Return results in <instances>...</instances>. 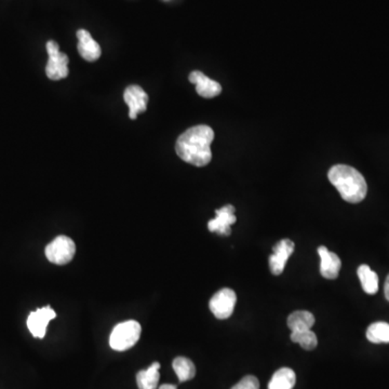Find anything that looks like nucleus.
Instances as JSON below:
<instances>
[{
    "mask_svg": "<svg viewBox=\"0 0 389 389\" xmlns=\"http://www.w3.org/2000/svg\"><path fill=\"white\" fill-rule=\"evenodd\" d=\"M214 140V132L210 126L205 124L191 126L176 141V154L187 164L196 167L207 166L212 159L211 143Z\"/></svg>",
    "mask_w": 389,
    "mask_h": 389,
    "instance_id": "f257e3e1",
    "label": "nucleus"
},
{
    "mask_svg": "<svg viewBox=\"0 0 389 389\" xmlns=\"http://www.w3.org/2000/svg\"><path fill=\"white\" fill-rule=\"evenodd\" d=\"M328 178L342 198L350 204H358L367 196V182L363 175L352 167L336 164L330 169Z\"/></svg>",
    "mask_w": 389,
    "mask_h": 389,
    "instance_id": "f03ea898",
    "label": "nucleus"
},
{
    "mask_svg": "<svg viewBox=\"0 0 389 389\" xmlns=\"http://www.w3.org/2000/svg\"><path fill=\"white\" fill-rule=\"evenodd\" d=\"M141 331V325L135 320L120 323L112 331L109 337V345L117 352L130 350L139 342Z\"/></svg>",
    "mask_w": 389,
    "mask_h": 389,
    "instance_id": "7ed1b4c3",
    "label": "nucleus"
},
{
    "mask_svg": "<svg viewBox=\"0 0 389 389\" xmlns=\"http://www.w3.org/2000/svg\"><path fill=\"white\" fill-rule=\"evenodd\" d=\"M47 53L49 55V60L46 66L47 77L51 80H61L66 78L70 74L68 57L65 53H61L60 47L53 40H49L47 42Z\"/></svg>",
    "mask_w": 389,
    "mask_h": 389,
    "instance_id": "20e7f679",
    "label": "nucleus"
},
{
    "mask_svg": "<svg viewBox=\"0 0 389 389\" xmlns=\"http://www.w3.org/2000/svg\"><path fill=\"white\" fill-rule=\"evenodd\" d=\"M48 260L57 265H65L72 262L76 253L74 241L67 236H59L46 247Z\"/></svg>",
    "mask_w": 389,
    "mask_h": 389,
    "instance_id": "39448f33",
    "label": "nucleus"
},
{
    "mask_svg": "<svg viewBox=\"0 0 389 389\" xmlns=\"http://www.w3.org/2000/svg\"><path fill=\"white\" fill-rule=\"evenodd\" d=\"M237 296L235 291L224 287L212 296L209 303L211 312L218 319H227L233 315Z\"/></svg>",
    "mask_w": 389,
    "mask_h": 389,
    "instance_id": "423d86ee",
    "label": "nucleus"
},
{
    "mask_svg": "<svg viewBox=\"0 0 389 389\" xmlns=\"http://www.w3.org/2000/svg\"><path fill=\"white\" fill-rule=\"evenodd\" d=\"M57 317L55 310L50 306L38 308L32 312L28 318V328L30 332L37 339H44L47 332V327L51 320Z\"/></svg>",
    "mask_w": 389,
    "mask_h": 389,
    "instance_id": "0eeeda50",
    "label": "nucleus"
},
{
    "mask_svg": "<svg viewBox=\"0 0 389 389\" xmlns=\"http://www.w3.org/2000/svg\"><path fill=\"white\" fill-rule=\"evenodd\" d=\"M294 243L289 239H283L274 246V253L269 258V268L272 274L279 276L285 270L287 260L294 252Z\"/></svg>",
    "mask_w": 389,
    "mask_h": 389,
    "instance_id": "6e6552de",
    "label": "nucleus"
},
{
    "mask_svg": "<svg viewBox=\"0 0 389 389\" xmlns=\"http://www.w3.org/2000/svg\"><path fill=\"white\" fill-rule=\"evenodd\" d=\"M124 99L129 106V117L132 120H137V115L147 109L149 95L140 86L132 84L124 90Z\"/></svg>",
    "mask_w": 389,
    "mask_h": 389,
    "instance_id": "1a4fd4ad",
    "label": "nucleus"
},
{
    "mask_svg": "<svg viewBox=\"0 0 389 389\" xmlns=\"http://www.w3.org/2000/svg\"><path fill=\"white\" fill-rule=\"evenodd\" d=\"M216 218L208 223L209 231L222 236L231 235V226L236 223L235 208L231 205L216 211Z\"/></svg>",
    "mask_w": 389,
    "mask_h": 389,
    "instance_id": "9d476101",
    "label": "nucleus"
},
{
    "mask_svg": "<svg viewBox=\"0 0 389 389\" xmlns=\"http://www.w3.org/2000/svg\"><path fill=\"white\" fill-rule=\"evenodd\" d=\"M189 79L191 84H196V91L200 97L212 99L218 97L222 92L221 84L207 77L204 73L199 70L191 73Z\"/></svg>",
    "mask_w": 389,
    "mask_h": 389,
    "instance_id": "9b49d317",
    "label": "nucleus"
},
{
    "mask_svg": "<svg viewBox=\"0 0 389 389\" xmlns=\"http://www.w3.org/2000/svg\"><path fill=\"white\" fill-rule=\"evenodd\" d=\"M78 53L84 60L88 62H95L101 57V47L99 44L91 37L88 30H79L77 32Z\"/></svg>",
    "mask_w": 389,
    "mask_h": 389,
    "instance_id": "f8f14e48",
    "label": "nucleus"
},
{
    "mask_svg": "<svg viewBox=\"0 0 389 389\" xmlns=\"http://www.w3.org/2000/svg\"><path fill=\"white\" fill-rule=\"evenodd\" d=\"M318 254L320 256V273L325 279H335L340 274L341 267H342V262L340 258L328 250L325 247H319L318 248Z\"/></svg>",
    "mask_w": 389,
    "mask_h": 389,
    "instance_id": "ddd939ff",
    "label": "nucleus"
},
{
    "mask_svg": "<svg viewBox=\"0 0 389 389\" xmlns=\"http://www.w3.org/2000/svg\"><path fill=\"white\" fill-rule=\"evenodd\" d=\"M296 382V375L290 368H281L274 373L268 389H292Z\"/></svg>",
    "mask_w": 389,
    "mask_h": 389,
    "instance_id": "4468645a",
    "label": "nucleus"
},
{
    "mask_svg": "<svg viewBox=\"0 0 389 389\" xmlns=\"http://www.w3.org/2000/svg\"><path fill=\"white\" fill-rule=\"evenodd\" d=\"M160 363L154 362L149 369L142 370L137 374V387L140 389H156L160 379Z\"/></svg>",
    "mask_w": 389,
    "mask_h": 389,
    "instance_id": "2eb2a0df",
    "label": "nucleus"
},
{
    "mask_svg": "<svg viewBox=\"0 0 389 389\" xmlns=\"http://www.w3.org/2000/svg\"><path fill=\"white\" fill-rule=\"evenodd\" d=\"M315 325V317L307 310H296L287 317V327L291 332L312 329Z\"/></svg>",
    "mask_w": 389,
    "mask_h": 389,
    "instance_id": "dca6fc26",
    "label": "nucleus"
},
{
    "mask_svg": "<svg viewBox=\"0 0 389 389\" xmlns=\"http://www.w3.org/2000/svg\"><path fill=\"white\" fill-rule=\"evenodd\" d=\"M358 277L361 283L362 289L368 294H375L379 291V277L368 265H361L358 268Z\"/></svg>",
    "mask_w": 389,
    "mask_h": 389,
    "instance_id": "f3484780",
    "label": "nucleus"
},
{
    "mask_svg": "<svg viewBox=\"0 0 389 389\" xmlns=\"http://www.w3.org/2000/svg\"><path fill=\"white\" fill-rule=\"evenodd\" d=\"M174 371H175L176 377L179 379L180 382H186L191 381L196 375V367L193 365V361L189 358L176 357L172 363Z\"/></svg>",
    "mask_w": 389,
    "mask_h": 389,
    "instance_id": "a211bd4d",
    "label": "nucleus"
},
{
    "mask_svg": "<svg viewBox=\"0 0 389 389\" xmlns=\"http://www.w3.org/2000/svg\"><path fill=\"white\" fill-rule=\"evenodd\" d=\"M367 339L374 344H388L389 343V323H372L367 330Z\"/></svg>",
    "mask_w": 389,
    "mask_h": 389,
    "instance_id": "6ab92c4d",
    "label": "nucleus"
},
{
    "mask_svg": "<svg viewBox=\"0 0 389 389\" xmlns=\"http://www.w3.org/2000/svg\"><path fill=\"white\" fill-rule=\"evenodd\" d=\"M291 341L298 343L305 350H315L318 345L317 335L312 332V329L294 331L291 333Z\"/></svg>",
    "mask_w": 389,
    "mask_h": 389,
    "instance_id": "aec40b11",
    "label": "nucleus"
},
{
    "mask_svg": "<svg viewBox=\"0 0 389 389\" xmlns=\"http://www.w3.org/2000/svg\"><path fill=\"white\" fill-rule=\"evenodd\" d=\"M231 389H260V382L256 377L248 375L243 377L238 384H236Z\"/></svg>",
    "mask_w": 389,
    "mask_h": 389,
    "instance_id": "412c9836",
    "label": "nucleus"
},
{
    "mask_svg": "<svg viewBox=\"0 0 389 389\" xmlns=\"http://www.w3.org/2000/svg\"><path fill=\"white\" fill-rule=\"evenodd\" d=\"M384 293L385 298L389 302V275L387 276L386 281H385Z\"/></svg>",
    "mask_w": 389,
    "mask_h": 389,
    "instance_id": "4be33fe9",
    "label": "nucleus"
},
{
    "mask_svg": "<svg viewBox=\"0 0 389 389\" xmlns=\"http://www.w3.org/2000/svg\"><path fill=\"white\" fill-rule=\"evenodd\" d=\"M159 389H178V387L173 384H164L159 387Z\"/></svg>",
    "mask_w": 389,
    "mask_h": 389,
    "instance_id": "5701e85b",
    "label": "nucleus"
}]
</instances>
